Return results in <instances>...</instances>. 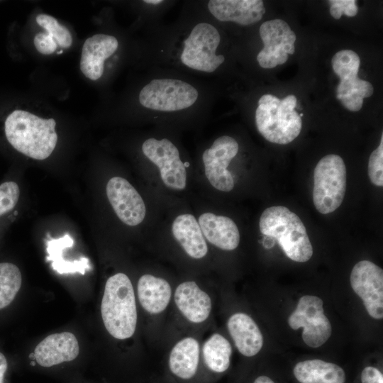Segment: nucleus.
I'll list each match as a JSON object with an SVG mask.
<instances>
[{"instance_id": "1", "label": "nucleus", "mask_w": 383, "mask_h": 383, "mask_svg": "<svg viewBox=\"0 0 383 383\" xmlns=\"http://www.w3.org/2000/svg\"><path fill=\"white\" fill-rule=\"evenodd\" d=\"M56 121L43 118L23 110H15L6 118V137L9 143L22 154L38 160L48 158L54 150L57 134Z\"/></svg>"}, {"instance_id": "2", "label": "nucleus", "mask_w": 383, "mask_h": 383, "mask_svg": "<svg viewBox=\"0 0 383 383\" xmlns=\"http://www.w3.org/2000/svg\"><path fill=\"white\" fill-rule=\"evenodd\" d=\"M104 325L109 333L118 340L131 338L137 324V309L132 283L121 272L106 281L101 304Z\"/></svg>"}, {"instance_id": "3", "label": "nucleus", "mask_w": 383, "mask_h": 383, "mask_svg": "<svg viewBox=\"0 0 383 383\" xmlns=\"http://www.w3.org/2000/svg\"><path fill=\"white\" fill-rule=\"evenodd\" d=\"M260 232L275 238L286 255L293 261L305 262L312 257L313 248L300 218L288 208H267L259 221Z\"/></svg>"}, {"instance_id": "4", "label": "nucleus", "mask_w": 383, "mask_h": 383, "mask_svg": "<svg viewBox=\"0 0 383 383\" xmlns=\"http://www.w3.org/2000/svg\"><path fill=\"white\" fill-rule=\"evenodd\" d=\"M296 97L290 94L282 99L264 94L258 101L255 123L259 133L269 142L285 145L299 135L301 118L294 110Z\"/></svg>"}, {"instance_id": "5", "label": "nucleus", "mask_w": 383, "mask_h": 383, "mask_svg": "<svg viewBox=\"0 0 383 383\" xmlns=\"http://www.w3.org/2000/svg\"><path fill=\"white\" fill-rule=\"evenodd\" d=\"M346 190V167L342 157L330 154L322 157L313 172V201L323 214L335 211Z\"/></svg>"}, {"instance_id": "6", "label": "nucleus", "mask_w": 383, "mask_h": 383, "mask_svg": "<svg viewBox=\"0 0 383 383\" xmlns=\"http://www.w3.org/2000/svg\"><path fill=\"white\" fill-rule=\"evenodd\" d=\"M331 64L333 72L340 78L336 98L349 111L360 110L363 99L371 96L374 88L370 82L357 76L360 64L358 55L351 50H342L333 55Z\"/></svg>"}, {"instance_id": "7", "label": "nucleus", "mask_w": 383, "mask_h": 383, "mask_svg": "<svg viewBox=\"0 0 383 383\" xmlns=\"http://www.w3.org/2000/svg\"><path fill=\"white\" fill-rule=\"evenodd\" d=\"M198 96L196 89L182 80L155 79L140 90L139 102L152 110L176 111L192 106Z\"/></svg>"}, {"instance_id": "8", "label": "nucleus", "mask_w": 383, "mask_h": 383, "mask_svg": "<svg viewBox=\"0 0 383 383\" xmlns=\"http://www.w3.org/2000/svg\"><path fill=\"white\" fill-rule=\"evenodd\" d=\"M220 41V34L213 25L196 24L184 41L181 62L197 71L214 72L225 60L223 55L216 54Z\"/></svg>"}, {"instance_id": "9", "label": "nucleus", "mask_w": 383, "mask_h": 383, "mask_svg": "<svg viewBox=\"0 0 383 383\" xmlns=\"http://www.w3.org/2000/svg\"><path fill=\"white\" fill-rule=\"evenodd\" d=\"M293 330L303 328L302 339L311 348L323 345L331 337L332 328L324 314L323 300L313 295L301 296L288 318Z\"/></svg>"}, {"instance_id": "10", "label": "nucleus", "mask_w": 383, "mask_h": 383, "mask_svg": "<svg viewBox=\"0 0 383 383\" xmlns=\"http://www.w3.org/2000/svg\"><path fill=\"white\" fill-rule=\"evenodd\" d=\"M263 49L258 53L257 60L265 69H272L285 63L289 55L295 51L296 35L287 22L273 19L264 22L260 27Z\"/></svg>"}, {"instance_id": "11", "label": "nucleus", "mask_w": 383, "mask_h": 383, "mask_svg": "<svg viewBox=\"0 0 383 383\" xmlns=\"http://www.w3.org/2000/svg\"><path fill=\"white\" fill-rule=\"evenodd\" d=\"M144 155L160 170L162 181L167 187L184 189L187 184V171L180 160L177 147L168 139L149 138L142 145Z\"/></svg>"}, {"instance_id": "12", "label": "nucleus", "mask_w": 383, "mask_h": 383, "mask_svg": "<svg viewBox=\"0 0 383 383\" xmlns=\"http://www.w3.org/2000/svg\"><path fill=\"white\" fill-rule=\"evenodd\" d=\"M350 285L362 300L369 315L383 318V270L369 260H361L350 273Z\"/></svg>"}, {"instance_id": "13", "label": "nucleus", "mask_w": 383, "mask_h": 383, "mask_svg": "<svg viewBox=\"0 0 383 383\" xmlns=\"http://www.w3.org/2000/svg\"><path fill=\"white\" fill-rule=\"evenodd\" d=\"M238 152L237 141L232 137L223 135L216 139L203 152L205 175L215 189L222 192H230L233 189V177L227 167Z\"/></svg>"}, {"instance_id": "14", "label": "nucleus", "mask_w": 383, "mask_h": 383, "mask_svg": "<svg viewBox=\"0 0 383 383\" xmlns=\"http://www.w3.org/2000/svg\"><path fill=\"white\" fill-rule=\"evenodd\" d=\"M108 199L119 219L125 224H140L146 213L145 203L136 189L124 178L114 177L106 185Z\"/></svg>"}, {"instance_id": "15", "label": "nucleus", "mask_w": 383, "mask_h": 383, "mask_svg": "<svg viewBox=\"0 0 383 383\" xmlns=\"http://www.w3.org/2000/svg\"><path fill=\"white\" fill-rule=\"evenodd\" d=\"M118 40L113 35L96 34L88 38L82 45L80 70L92 81L99 79L104 70V61L118 49Z\"/></svg>"}, {"instance_id": "16", "label": "nucleus", "mask_w": 383, "mask_h": 383, "mask_svg": "<svg viewBox=\"0 0 383 383\" xmlns=\"http://www.w3.org/2000/svg\"><path fill=\"white\" fill-rule=\"evenodd\" d=\"M79 346L75 335L70 332L51 334L40 341L35 348L34 356L38 365L50 367L74 360Z\"/></svg>"}, {"instance_id": "17", "label": "nucleus", "mask_w": 383, "mask_h": 383, "mask_svg": "<svg viewBox=\"0 0 383 383\" xmlns=\"http://www.w3.org/2000/svg\"><path fill=\"white\" fill-rule=\"evenodd\" d=\"M210 13L218 21L249 26L260 21L265 13L261 0H210Z\"/></svg>"}, {"instance_id": "18", "label": "nucleus", "mask_w": 383, "mask_h": 383, "mask_svg": "<svg viewBox=\"0 0 383 383\" xmlns=\"http://www.w3.org/2000/svg\"><path fill=\"white\" fill-rule=\"evenodd\" d=\"M174 301L182 315L194 323L205 321L211 311L209 295L193 281L178 285L174 292Z\"/></svg>"}, {"instance_id": "19", "label": "nucleus", "mask_w": 383, "mask_h": 383, "mask_svg": "<svg viewBox=\"0 0 383 383\" xmlns=\"http://www.w3.org/2000/svg\"><path fill=\"white\" fill-rule=\"evenodd\" d=\"M198 223L204 237L218 248L233 250L238 246L240 233L231 218L209 212L199 216Z\"/></svg>"}, {"instance_id": "20", "label": "nucleus", "mask_w": 383, "mask_h": 383, "mask_svg": "<svg viewBox=\"0 0 383 383\" xmlns=\"http://www.w3.org/2000/svg\"><path fill=\"white\" fill-rule=\"evenodd\" d=\"M228 330L238 351L246 357L257 355L262 348L263 337L254 320L245 313H235L228 319Z\"/></svg>"}, {"instance_id": "21", "label": "nucleus", "mask_w": 383, "mask_h": 383, "mask_svg": "<svg viewBox=\"0 0 383 383\" xmlns=\"http://www.w3.org/2000/svg\"><path fill=\"white\" fill-rule=\"evenodd\" d=\"M172 232L174 238L190 257L201 259L206 255L207 244L193 215L184 213L176 217L172 226Z\"/></svg>"}, {"instance_id": "22", "label": "nucleus", "mask_w": 383, "mask_h": 383, "mask_svg": "<svg viewBox=\"0 0 383 383\" xmlns=\"http://www.w3.org/2000/svg\"><path fill=\"white\" fill-rule=\"evenodd\" d=\"M137 291L142 307L151 314L165 311L172 295V289L167 280L149 274L140 277Z\"/></svg>"}, {"instance_id": "23", "label": "nucleus", "mask_w": 383, "mask_h": 383, "mask_svg": "<svg viewBox=\"0 0 383 383\" xmlns=\"http://www.w3.org/2000/svg\"><path fill=\"white\" fill-rule=\"evenodd\" d=\"M199 343L192 337L184 338L172 348L169 357V368L178 378L189 379L196 373L199 362Z\"/></svg>"}, {"instance_id": "24", "label": "nucleus", "mask_w": 383, "mask_h": 383, "mask_svg": "<svg viewBox=\"0 0 383 383\" xmlns=\"http://www.w3.org/2000/svg\"><path fill=\"white\" fill-rule=\"evenodd\" d=\"M294 374L300 383H345V373L338 365L321 360L298 362Z\"/></svg>"}, {"instance_id": "25", "label": "nucleus", "mask_w": 383, "mask_h": 383, "mask_svg": "<svg viewBox=\"0 0 383 383\" xmlns=\"http://www.w3.org/2000/svg\"><path fill=\"white\" fill-rule=\"evenodd\" d=\"M48 260L51 262L52 267L60 274L79 272L84 274L90 269L88 258L81 257L75 260H69L65 257L66 250L70 248L74 240L69 234H65L59 238H52L47 240Z\"/></svg>"}, {"instance_id": "26", "label": "nucleus", "mask_w": 383, "mask_h": 383, "mask_svg": "<svg viewBox=\"0 0 383 383\" xmlns=\"http://www.w3.org/2000/svg\"><path fill=\"white\" fill-rule=\"evenodd\" d=\"M203 357L207 367L212 372L221 373L230 366L232 348L222 335L213 333L203 345Z\"/></svg>"}, {"instance_id": "27", "label": "nucleus", "mask_w": 383, "mask_h": 383, "mask_svg": "<svg viewBox=\"0 0 383 383\" xmlns=\"http://www.w3.org/2000/svg\"><path fill=\"white\" fill-rule=\"evenodd\" d=\"M21 282V273L16 265L0 263V309L13 301L20 290Z\"/></svg>"}, {"instance_id": "28", "label": "nucleus", "mask_w": 383, "mask_h": 383, "mask_svg": "<svg viewBox=\"0 0 383 383\" xmlns=\"http://www.w3.org/2000/svg\"><path fill=\"white\" fill-rule=\"evenodd\" d=\"M37 23L44 28L62 48H68L72 43V35L67 27L52 16L42 13L36 17Z\"/></svg>"}, {"instance_id": "29", "label": "nucleus", "mask_w": 383, "mask_h": 383, "mask_svg": "<svg viewBox=\"0 0 383 383\" xmlns=\"http://www.w3.org/2000/svg\"><path fill=\"white\" fill-rule=\"evenodd\" d=\"M368 175L371 182L377 187L383 186V135L379 146L372 151L368 162Z\"/></svg>"}, {"instance_id": "30", "label": "nucleus", "mask_w": 383, "mask_h": 383, "mask_svg": "<svg viewBox=\"0 0 383 383\" xmlns=\"http://www.w3.org/2000/svg\"><path fill=\"white\" fill-rule=\"evenodd\" d=\"M20 196V189L14 182H6L0 185V216L11 211Z\"/></svg>"}, {"instance_id": "31", "label": "nucleus", "mask_w": 383, "mask_h": 383, "mask_svg": "<svg viewBox=\"0 0 383 383\" xmlns=\"http://www.w3.org/2000/svg\"><path fill=\"white\" fill-rule=\"evenodd\" d=\"M330 13L335 19H340L344 14L348 17L356 16L358 11L355 0H331Z\"/></svg>"}, {"instance_id": "32", "label": "nucleus", "mask_w": 383, "mask_h": 383, "mask_svg": "<svg viewBox=\"0 0 383 383\" xmlns=\"http://www.w3.org/2000/svg\"><path fill=\"white\" fill-rule=\"evenodd\" d=\"M33 43L36 50L41 54L50 55L57 48V44L55 40L48 33H38L33 39Z\"/></svg>"}, {"instance_id": "33", "label": "nucleus", "mask_w": 383, "mask_h": 383, "mask_svg": "<svg viewBox=\"0 0 383 383\" xmlns=\"http://www.w3.org/2000/svg\"><path fill=\"white\" fill-rule=\"evenodd\" d=\"M362 383H383V374L376 367L368 366L361 373Z\"/></svg>"}, {"instance_id": "34", "label": "nucleus", "mask_w": 383, "mask_h": 383, "mask_svg": "<svg viewBox=\"0 0 383 383\" xmlns=\"http://www.w3.org/2000/svg\"><path fill=\"white\" fill-rule=\"evenodd\" d=\"M8 364L5 356L0 352V383H4V377Z\"/></svg>"}, {"instance_id": "35", "label": "nucleus", "mask_w": 383, "mask_h": 383, "mask_svg": "<svg viewBox=\"0 0 383 383\" xmlns=\"http://www.w3.org/2000/svg\"><path fill=\"white\" fill-rule=\"evenodd\" d=\"M253 383H275L272 379L269 377L262 375L257 377Z\"/></svg>"}, {"instance_id": "36", "label": "nucleus", "mask_w": 383, "mask_h": 383, "mask_svg": "<svg viewBox=\"0 0 383 383\" xmlns=\"http://www.w3.org/2000/svg\"><path fill=\"white\" fill-rule=\"evenodd\" d=\"M145 3L150 4H159L162 2V0H145Z\"/></svg>"}]
</instances>
